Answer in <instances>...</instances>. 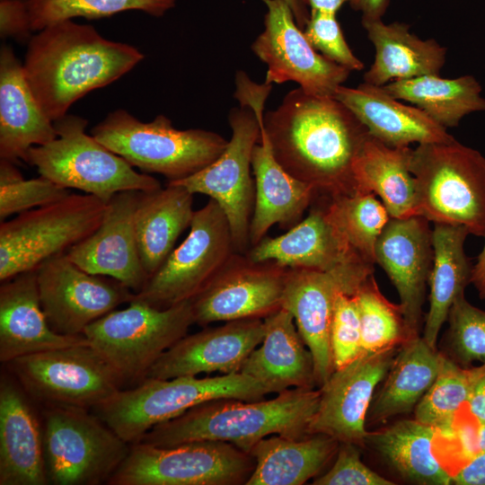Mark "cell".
<instances>
[{
  "label": "cell",
  "mask_w": 485,
  "mask_h": 485,
  "mask_svg": "<svg viewBox=\"0 0 485 485\" xmlns=\"http://www.w3.org/2000/svg\"><path fill=\"white\" fill-rule=\"evenodd\" d=\"M290 7L296 24L303 30L309 19L310 14L306 11L305 0H285Z\"/></svg>",
  "instance_id": "52"
},
{
  "label": "cell",
  "mask_w": 485,
  "mask_h": 485,
  "mask_svg": "<svg viewBox=\"0 0 485 485\" xmlns=\"http://www.w3.org/2000/svg\"><path fill=\"white\" fill-rule=\"evenodd\" d=\"M4 365L27 395L43 408L92 410L125 387L117 371L90 344L30 354Z\"/></svg>",
  "instance_id": "12"
},
{
  "label": "cell",
  "mask_w": 485,
  "mask_h": 485,
  "mask_svg": "<svg viewBox=\"0 0 485 485\" xmlns=\"http://www.w3.org/2000/svg\"><path fill=\"white\" fill-rule=\"evenodd\" d=\"M362 25L375 48V61L364 75L366 83L383 86L392 79L439 75L446 48L435 40L419 39L401 22L362 20Z\"/></svg>",
  "instance_id": "30"
},
{
  "label": "cell",
  "mask_w": 485,
  "mask_h": 485,
  "mask_svg": "<svg viewBox=\"0 0 485 485\" xmlns=\"http://www.w3.org/2000/svg\"><path fill=\"white\" fill-rule=\"evenodd\" d=\"M269 391L241 372L198 378H146L92 410L122 439L132 445L154 426L170 420L202 402L234 398L263 400Z\"/></svg>",
  "instance_id": "6"
},
{
  "label": "cell",
  "mask_w": 485,
  "mask_h": 485,
  "mask_svg": "<svg viewBox=\"0 0 485 485\" xmlns=\"http://www.w3.org/2000/svg\"><path fill=\"white\" fill-rule=\"evenodd\" d=\"M264 130L283 168L329 198L354 194V163L367 128L334 97L301 88L263 113Z\"/></svg>",
  "instance_id": "1"
},
{
  "label": "cell",
  "mask_w": 485,
  "mask_h": 485,
  "mask_svg": "<svg viewBox=\"0 0 485 485\" xmlns=\"http://www.w3.org/2000/svg\"><path fill=\"white\" fill-rule=\"evenodd\" d=\"M30 14L24 0H1L0 34L2 39L13 37L17 40L31 38Z\"/></svg>",
  "instance_id": "47"
},
{
  "label": "cell",
  "mask_w": 485,
  "mask_h": 485,
  "mask_svg": "<svg viewBox=\"0 0 485 485\" xmlns=\"http://www.w3.org/2000/svg\"><path fill=\"white\" fill-rule=\"evenodd\" d=\"M15 163L0 160V219L57 202L71 192L40 175L24 180Z\"/></svg>",
  "instance_id": "42"
},
{
  "label": "cell",
  "mask_w": 485,
  "mask_h": 485,
  "mask_svg": "<svg viewBox=\"0 0 485 485\" xmlns=\"http://www.w3.org/2000/svg\"><path fill=\"white\" fill-rule=\"evenodd\" d=\"M36 270L47 321L62 335H84L88 325L129 303L135 294L112 278L84 270L66 253L46 260Z\"/></svg>",
  "instance_id": "16"
},
{
  "label": "cell",
  "mask_w": 485,
  "mask_h": 485,
  "mask_svg": "<svg viewBox=\"0 0 485 485\" xmlns=\"http://www.w3.org/2000/svg\"><path fill=\"white\" fill-rule=\"evenodd\" d=\"M107 203L90 194L66 198L0 224V281L66 253L101 225Z\"/></svg>",
  "instance_id": "10"
},
{
  "label": "cell",
  "mask_w": 485,
  "mask_h": 485,
  "mask_svg": "<svg viewBox=\"0 0 485 485\" xmlns=\"http://www.w3.org/2000/svg\"><path fill=\"white\" fill-rule=\"evenodd\" d=\"M456 485H485V452L476 455L452 474Z\"/></svg>",
  "instance_id": "48"
},
{
  "label": "cell",
  "mask_w": 485,
  "mask_h": 485,
  "mask_svg": "<svg viewBox=\"0 0 485 485\" xmlns=\"http://www.w3.org/2000/svg\"><path fill=\"white\" fill-rule=\"evenodd\" d=\"M361 328V353L373 354L401 347L413 339L401 304L390 302L371 274L356 293Z\"/></svg>",
  "instance_id": "40"
},
{
  "label": "cell",
  "mask_w": 485,
  "mask_h": 485,
  "mask_svg": "<svg viewBox=\"0 0 485 485\" xmlns=\"http://www.w3.org/2000/svg\"><path fill=\"white\" fill-rule=\"evenodd\" d=\"M484 375L485 364L462 366L445 357L436 378L415 407V419L439 430L451 428Z\"/></svg>",
  "instance_id": "39"
},
{
  "label": "cell",
  "mask_w": 485,
  "mask_h": 485,
  "mask_svg": "<svg viewBox=\"0 0 485 485\" xmlns=\"http://www.w3.org/2000/svg\"><path fill=\"white\" fill-rule=\"evenodd\" d=\"M43 446L48 483H106L128 456L130 444L91 410L42 409Z\"/></svg>",
  "instance_id": "11"
},
{
  "label": "cell",
  "mask_w": 485,
  "mask_h": 485,
  "mask_svg": "<svg viewBox=\"0 0 485 485\" xmlns=\"http://www.w3.org/2000/svg\"><path fill=\"white\" fill-rule=\"evenodd\" d=\"M89 344L84 335L54 331L41 307L37 270L20 273L0 287V361L61 348Z\"/></svg>",
  "instance_id": "24"
},
{
  "label": "cell",
  "mask_w": 485,
  "mask_h": 485,
  "mask_svg": "<svg viewBox=\"0 0 485 485\" xmlns=\"http://www.w3.org/2000/svg\"><path fill=\"white\" fill-rule=\"evenodd\" d=\"M348 0H307L311 10L337 13L340 8Z\"/></svg>",
  "instance_id": "53"
},
{
  "label": "cell",
  "mask_w": 485,
  "mask_h": 485,
  "mask_svg": "<svg viewBox=\"0 0 485 485\" xmlns=\"http://www.w3.org/2000/svg\"><path fill=\"white\" fill-rule=\"evenodd\" d=\"M264 334V321L260 318L225 322L187 334L159 357L146 378L239 373L246 358L263 340Z\"/></svg>",
  "instance_id": "20"
},
{
  "label": "cell",
  "mask_w": 485,
  "mask_h": 485,
  "mask_svg": "<svg viewBox=\"0 0 485 485\" xmlns=\"http://www.w3.org/2000/svg\"><path fill=\"white\" fill-rule=\"evenodd\" d=\"M353 10L361 12L362 20L382 19L385 13L389 0H348Z\"/></svg>",
  "instance_id": "49"
},
{
  "label": "cell",
  "mask_w": 485,
  "mask_h": 485,
  "mask_svg": "<svg viewBox=\"0 0 485 485\" xmlns=\"http://www.w3.org/2000/svg\"><path fill=\"white\" fill-rule=\"evenodd\" d=\"M195 323L191 300L158 308L132 298L88 325L84 335L126 384L145 380L159 357Z\"/></svg>",
  "instance_id": "9"
},
{
  "label": "cell",
  "mask_w": 485,
  "mask_h": 485,
  "mask_svg": "<svg viewBox=\"0 0 485 485\" xmlns=\"http://www.w3.org/2000/svg\"><path fill=\"white\" fill-rule=\"evenodd\" d=\"M32 31L77 17L100 19L137 10L154 17L175 6L176 0H24Z\"/></svg>",
  "instance_id": "41"
},
{
  "label": "cell",
  "mask_w": 485,
  "mask_h": 485,
  "mask_svg": "<svg viewBox=\"0 0 485 485\" xmlns=\"http://www.w3.org/2000/svg\"><path fill=\"white\" fill-rule=\"evenodd\" d=\"M383 88L392 97L415 104L445 128L457 127L465 115L485 110L481 86L472 75L455 79L423 75L395 80Z\"/></svg>",
  "instance_id": "37"
},
{
  "label": "cell",
  "mask_w": 485,
  "mask_h": 485,
  "mask_svg": "<svg viewBox=\"0 0 485 485\" xmlns=\"http://www.w3.org/2000/svg\"><path fill=\"white\" fill-rule=\"evenodd\" d=\"M8 372V371H7ZM15 378H0V485H46L42 421Z\"/></svg>",
  "instance_id": "23"
},
{
  "label": "cell",
  "mask_w": 485,
  "mask_h": 485,
  "mask_svg": "<svg viewBox=\"0 0 485 485\" xmlns=\"http://www.w3.org/2000/svg\"><path fill=\"white\" fill-rule=\"evenodd\" d=\"M444 357L419 336L402 344L370 405L371 421L385 420L415 409L436 378Z\"/></svg>",
  "instance_id": "35"
},
{
  "label": "cell",
  "mask_w": 485,
  "mask_h": 485,
  "mask_svg": "<svg viewBox=\"0 0 485 485\" xmlns=\"http://www.w3.org/2000/svg\"><path fill=\"white\" fill-rule=\"evenodd\" d=\"M436 428L403 419L368 434L369 444L403 479L422 485L453 484L452 474L434 454Z\"/></svg>",
  "instance_id": "36"
},
{
  "label": "cell",
  "mask_w": 485,
  "mask_h": 485,
  "mask_svg": "<svg viewBox=\"0 0 485 485\" xmlns=\"http://www.w3.org/2000/svg\"><path fill=\"white\" fill-rule=\"evenodd\" d=\"M193 195L172 182L165 188L141 191L134 225L141 263L148 278L158 270L179 236L190 227L195 212Z\"/></svg>",
  "instance_id": "31"
},
{
  "label": "cell",
  "mask_w": 485,
  "mask_h": 485,
  "mask_svg": "<svg viewBox=\"0 0 485 485\" xmlns=\"http://www.w3.org/2000/svg\"><path fill=\"white\" fill-rule=\"evenodd\" d=\"M287 268L234 253L191 300L195 323L264 319L282 308Z\"/></svg>",
  "instance_id": "18"
},
{
  "label": "cell",
  "mask_w": 485,
  "mask_h": 485,
  "mask_svg": "<svg viewBox=\"0 0 485 485\" xmlns=\"http://www.w3.org/2000/svg\"><path fill=\"white\" fill-rule=\"evenodd\" d=\"M468 230L462 225L434 224L433 266L429 277V307L422 338L436 348L438 333L454 300L471 283L472 267L464 252Z\"/></svg>",
  "instance_id": "34"
},
{
  "label": "cell",
  "mask_w": 485,
  "mask_h": 485,
  "mask_svg": "<svg viewBox=\"0 0 485 485\" xmlns=\"http://www.w3.org/2000/svg\"><path fill=\"white\" fill-rule=\"evenodd\" d=\"M333 97L355 114L372 137L389 146L448 143L455 139L422 110L400 102L383 86L366 82L357 88L340 85Z\"/></svg>",
  "instance_id": "25"
},
{
  "label": "cell",
  "mask_w": 485,
  "mask_h": 485,
  "mask_svg": "<svg viewBox=\"0 0 485 485\" xmlns=\"http://www.w3.org/2000/svg\"><path fill=\"white\" fill-rule=\"evenodd\" d=\"M26 80L23 65L11 47L0 51V159L25 162L30 148L57 137Z\"/></svg>",
  "instance_id": "26"
},
{
  "label": "cell",
  "mask_w": 485,
  "mask_h": 485,
  "mask_svg": "<svg viewBox=\"0 0 485 485\" xmlns=\"http://www.w3.org/2000/svg\"><path fill=\"white\" fill-rule=\"evenodd\" d=\"M416 216L485 237V158L456 139L412 149Z\"/></svg>",
  "instance_id": "5"
},
{
  "label": "cell",
  "mask_w": 485,
  "mask_h": 485,
  "mask_svg": "<svg viewBox=\"0 0 485 485\" xmlns=\"http://www.w3.org/2000/svg\"><path fill=\"white\" fill-rule=\"evenodd\" d=\"M373 273L374 264L358 254L328 269H288L282 307L293 315L312 354L316 385L334 371L330 335L338 295L355 294Z\"/></svg>",
  "instance_id": "15"
},
{
  "label": "cell",
  "mask_w": 485,
  "mask_h": 485,
  "mask_svg": "<svg viewBox=\"0 0 485 485\" xmlns=\"http://www.w3.org/2000/svg\"><path fill=\"white\" fill-rule=\"evenodd\" d=\"M190 228L134 298L158 308L192 300L235 253L227 217L214 199L194 212Z\"/></svg>",
  "instance_id": "14"
},
{
  "label": "cell",
  "mask_w": 485,
  "mask_h": 485,
  "mask_svg": "<svg viewBox=\"0 0 485 485\" xmlns=\"http://www.w3.org/2000/svg\"><path fill=\"white\" fill-rule=\"evenodd\" d=\"M447 337L453 361L462 366L485 364V311L460 295L452 304Z\"/></svg>",
  "instance_id": "43"
},
{
  "label": "cell",
  "mask_w": 485,
  "mask_h": 485,
  "mask_svg": "<svg viewBox=\"0 0 485 485\" xmlns=\"http://www.w3.org/2000/svg\"><path fill=\"white\" fill-rule=\"evenodd\" d=\"M260 111V137L251 154L255 202L249 230L250 246L262 240L268 231L295 223L310 205L314 190L287 172L277 160L264 130Z\"/></svg>",
  "instance_id": "28"
},
{
  "label": "cell",
  "mask_w": 485,
  "mask_h": 485,
  "mask_svg": "<svg viewBox=\"0 0 485 485\" xmlns=\"http://www.w3.org/2000/svg\"><path fill=\"white\" fill-rule=\"evenodd\" d=\"M253 457L235 445L199 440L161 447L135 443L109 485L246 484Z\"/></svg>",
  "instance_id": "13"
},
{
  "label": "cell",
  "mask_w": 485,
  "mask_h": 485,
  "mask_svg": "<svg viewBox=\"0 0 485 485\" xmlns=\"http://www.w3.org/2000/svg\"><path fill=\"white\" fill-rule=\"evenodd\" d=\"M267 6L264 30L251 44L267 66L265 84L295 82L304 93L333 97L350 73L313 48L285 0H261Z\"/></svg>",
  "instance_id": "17"
},
{
  "label": "cell",
  "mask_w": 485,
  "mask_h": 485,
  "mask_svg": "<svg viewBox=\"0 0 485 485\" xmlns=\"http://www.w3.org/2000/svg\"><path fill=\"white\" fill-rule=\"evenodd\" d=\"M263 321V340L246 358L240 372L258 381L269 393L314 388L313 357L291 313L282 307Z\"/></svg>",
  "instance_id": "27"
},
{
  "label": "cell",
  "mask_w": 485,
  "mask_h": 485,
  "mask_svg": "<svg viewBox=\"0 0 485 485\" xmlns=\"http://www.w3.org/2000/svg\"><path fill=\"white\" fill-rule=\"evenodd\" d=\"M92 135L134 168L161 174L168 181L186 178L207 166L228 143L212 131L177 129L162 114L145 123L120 109L109 113L92 129Z\"/></svg>",
  "instance_id": "7"
},
{
  "label": "cell",
  "mask_w": 485,
  "mask_h": 485,
  "mask_svg": "<svg viewBox=\"0 0 485 485\" xmlns=\"http://www.w3.org/2000/svg\"><path fill=\"white\" fill-rule=\"evenodd\" d=\"M314 485H393L394 482L367 467L360 458L358 445L340 443L331 469L313 480Z\"/></svg>",
  "instance_id": "46"
},
{
  "label": "cell",
  "mask_w": 485,
  "mask_h": 485,
  "mask_svg": "<svg viewBox=\"0 0 485 485\" xmlns=\"http://www.w3.org/2000/svg\"><path fill=\"white\" fill-rule=\"evenodd\" d=\"M411 153L409 146H389L369 134L354 163L355 192L378 195L392 218L416 216Z\"/></svg>",
  "instance_id": "33"
},
{
  "label": "cell",
  "mask_w": 485,
  "mask_h": 485,
  "mask_svg": "<svg viewBox=\"0 0 485 485\" xmlns=\"http://www.w3.org/2000/svg\"><path fill=\"white\" fill-rule=\"evenodd\" d=\"M304 33L313 48L349 71H359L363 63L348 45L336 13L311 10Z\"/></svg>",
  "instance_id": "45"
},
{
  "label": "cell",
  "mask_w": 485,
  "mask_h": 485,
  "mask_svg": "<svg viewBox=\"0 0 485 485\" xmlns=\"http://www.w3.org/2000/svg\"><path fill=\"white\" fill-rule=\"evenodd\" d=\"M471 283L476 288L479 297L485 299V243L477 258L476 264L472 267Z\"/></svg>",
  "instance_id": "51"
},
{
  "label": "cell",
  "mask_w": 485,
  "mask_h": 485,
  "mask_svg": "<svg viewBox=\"0 0 485 485\" xmlns=\"http://www.w3.org/2000/svg\"><path fill=\"white\" fill-rule=\"evenodd\" d=\"M234 97L240 107L228 115L232 136L224 152L210 164L181 180L171 181L192 194L214 199L230 225L234 251H249V230L255 202V183L251 177V154L260 141V111L272 84H256L244 72L235 76Z\"/></svg>",
  "instance_id": "4"
},
{
  "label": "cell",
  "mask_w": 485,
  "mask_h": 485,
  "mask_svg": "<svg viewBox=\"0 0 485 485\" xmlns=\"http://www.w3.org/2000/svg\"><path fill=\"white\" fill-rule=\"evenodd\" d=\"M467 405L474 418L485 422V375L475 384Z\"/></svg>",
  "instance_id": "50"
},
{
  "label": "cell",
  "mask_w": 485,
  "mask_h": 485,
  "mask_svg": "<svg viewBox=\"0 0 485 485\" xmlns=\"http://www.w3.org/2000/svg\"><path fill=\"white\" fill-rule=\"evenodd\" d=\"M245 254L254 262L323 270L357 253L330 222L325 208H315L287 233L277 237L265 236Z\"/></svg>",
  "instance_id": "29"
},
{
  "label": "cell",
  "mask_w": 485,
  "mask_h": 485,
  "mask_svg": "<svg viewBox=\"0 0 485 485\" xmlns=\"http://www.w3.org/2000/svg\"><path fill=\"white\" fill-rule=\"evenodd\" d=\"M319 398V389L291 388L270 400H210L154 426L138 442L170 447L199 440L222 441L250 454L260 440L271 435L308 436Z\"/></svg>",
  "instance_id": "3"
},
{
  "label": "cell",
  "mask_w": 485,
  "mask_h": 485,
  "mask_svg": "<svg viewBox=\"0 0 485 485\" xmlns=\"http://www.w3.org/2000/svg\"><path fill=\"white\" fill-rule=\"evenodd\" d=\"M141 191L115 194L98 228L71 247L67 257L84 270L112 278L139 292L148 280L141 263L134 216Z\"/></svg>",
  "instance_id": "22"
},
{
  "label": "cell",
  "mask_w": 485,
  "mask_h": 485,
  "mask_svg": "<svg viewBox=\"0 0 485 485\" xmlns=\"http://www.w3.org/2000/svg\"><path fill=\"white\" fill-rule=\"evenodd\" d=\"M340 442L323 435L266 436L251 450L255 468L246 485H302L336 455Z\"/></svg>",
  "instance_id": "32"
},
{
  "label": "cell",
  "mask_w": 485,
  "mask_h": 485,
  "mask_svg": "<svg viewBox=\"0 0 485 485\" xmlns=\"http://www.w3.org/2000/svg\"><path fill=\"white\" fill-rule=\"evenodd\" d=\"M420 216L390 218L375 245V263L395 287L407 327L419 336L422 306L433 266L432 230Z\"/></svg>",
  "instance_id": "21"
},
{
  "label": "cell",
  "mask_w": 485,
  "mask_h": 485,
  "mask_svg": "<svg viewBox=\"0 0 485 485\" xmlns=\"http://www.w3.org/2000/svg\"><path fill=\"white\" fill-rule=\"evenodd\" d=\"M38 31L29 40L23 71L53 122L87 93L118 80L144 58L135 47L108 40L93 26L72 20Z\"/></svg>",
  "instance_id": "2"
},
{
  "label": "cell",
  "mask_w": 485,
  "mask_h": 485,
  "mask_svg": "<svg viewBox=\"0 0 485 485\" xmlns=\"http://www.w3.org/2000/svg\"><path fill=\"white\" fill-rule=\"evenodd\" d=\"M328 219L349 247L375 263V245L391 216L374 193H354L330 198Z\"/></svg>",
  "instance_id": "38"
},
{
  "label": "cell",
  "mask_w": 485,
  "mask_h": 485,
  "mask_svg": "<svg viewBox=\"0 0 485 485\" xmlns=\"http://www.w3.org/2000/svg\"><path fill=\"white\" fill-rule=\"evenodd\" d=\"M57 137L30 148L25 163L66 189H76L105 203L124 190L149 191L160 181L134 169L125 159L87 135V120L66 114L55 120Z\"/></svg>",
  "instance_id": "8"
},
{
  "label": "cell",
  "mask_w": 485,
  "mask_h": 485,
  "mask_svg": "<svg viewBox=\"0 0 485 485\" xmlns=\"http://www.w3.org/2000/svg\"><path fill=\"white\" fill-rule=\"evenodd\" d=\"M356 293H341L336 300L330 335L334 370L345 366L362 355Z\"/></svg>",
  "instance_id": "44"
},
{
  "label": "cell",
  "mask_w": 485,
  "mask_h": 485,
  "mask_svg": "<svg viewBox=\"0 0 485 485\" xmlns=\"http://www.w3.org/2000/svg\"><path fill=\"white\" fill-rule=\"evenodd\" d=\"M399 348L361 355L335 369L320 386L319 403L309 425V435L323 434L340 443L366 445L369 434L366 419L374 392L384 379Z\"/></svg>",
  "instance_id": "19"
}]
</instances>
